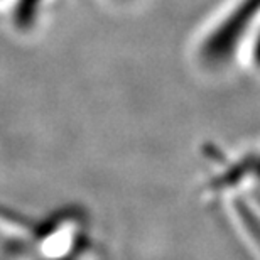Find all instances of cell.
Masks as SVG:
<instances>
[{
	"label": "cell",
	"mask_w": 260,
	"mask_h": 260,
	"mask_svg": "<svg viewBox=\"0 0 260 260\" xmlns=\"http://www.w3.org/2000/svg\"><path fill=\"white\" fill-rule=\"evenodd\" d=\"M200 191L253 260L258 252L257 145H208L201 150Z\"/></svg>",
	"instance_id": "cell-1"
}]
</instances>
